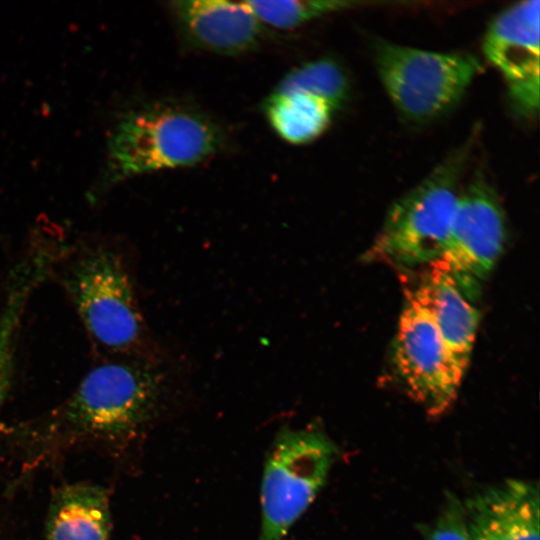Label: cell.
Here are the masks:
<instances>
[{
	"label": "cell",
	"mask_w": 540,
	"mask_h": 540,
	"mask_svg": "<svg viewBox=\"0 0 540 540\" xmlns=\"http://www.w3.org/2000/svg\"><path fill=\"white\" fill-rule=\"evenodd\" d=\"M52 268L94 346L108 355L140 358L144 320L121 253L105 240H80L63 247Z\"/></svg>",
	"instance_id": "obj_1"
},
{
	"label": "cell",
	"mask_w": 540,
	"mask_h": 540,
	"mask_svg": "<svg viewBox=\"0 0 540 540\" xmlns=\"http://www.w3.org/2000/svg\"><path fill=\"white\" fill-rule=\"evenodd\" d=\"M229 133L212 114L174 98L126 112L108 139L110 183L161 170L187 168L224 152Z\"/></svg>",
	"instance_id": "obj_2"
},
{
	"label": "cell",
	"mask_w": 540,
	"mask_h": 540,
	"mask_svg": "<svg viewBox=\"0 0 540 540\" xmlns=\"http://www.w3.org/2000/svg\"><path fill=\"white\" fill-rule=\"evenodd\" d=\"M164 376L140 358L108 360L90 369L70 396L43 421V431L61 440L122 442L156 415Z\"/></svg>",
	"instance_id": "obj_3"
},
{
	"label": "cell",
	"mask_w": 540,
	"mask_h": 540,
	"mask_svg": "<svg viewBox=\"0 0 540 540\" xmlns=\"http://www.w3.org/2000/svg\"><path fill=\"white\" fill-rule=\"evenodd\" d=\"M470 146L468 142L454 150L390 206L379 233L363 255L364 262L414 268L432 265L441 258Z\"/></svg>",
	"instance_id": "obj_4"
},
{
	"label": "cell",
	"mask_w": 540,
	"mask_h": 540,
	"mask_svg": "<svg viewBox=\"0 0 540 540\" xmlns=\"http://www.w3.org/2000/svg\"><path fill=\"white\" fill-rule=\"evenodd\" d=\"M379 79L397 112L420 124L454 108L482 71L480 60L464 52H438L391 42L375 49Z\"/></svg>",
	"instance_id": "obj_5"
},
{
	"label": "cell",
	"mask_w": 540,
	"mask_h": 540,
	"mask_svg": "<svg viewBox=\"0 0 540 540\" xmlns=\"http://www.w3.org/2000/svg\"><path fill=\"white\" fill-rule=\"evenodd\" d=\"M336 456L335 444L316 426L277 432L263 470L259 540L287 535L324 486Z\"/></svg>",
	"instance_id": "obj_6"
},
{
	"label": "cell",
	"mask_w": 540,
	"mask_h": 540,
	"mask_svg": "<svg viewBox=\"0 0 540 540\" xmlns=\"http://www.w3.org/2000/svg\"><path fill=\"white\" fill-rule=\"evenodd\" d=\"M392 360L404 390L429 416H440L452 406L462 379L452 366L420 284L406 292Z\"/></svg>",
	"instance_id": "obj_7"
},
{
	"label": "cell",
	"mask_w": 540,
	"mask_h": 540,
	"mask_svg": "<svg viewBox=\"0 0 540 540\" xmlns=\"http://www.w3.org/2000/svg\"><path fill=\"white\" fill-rule=\"evenodd\" d=\"M507 241L504 209L483 177L462 187L441 258L462 293L474 302L503 254Z\"/></svg>",
	"instance_id": "obj_8"
},
{
	"label": "cell",
	"mask_w": 540,
	"mask_h": 540,
	"mask_svg": "<svg viewBox=\"0 0 540 540\" xmlns=\"http://www.w3.org/2000/svg\"><path fill=\"white\" fill-rule=\"evenodd\" d=\"M168 10L182 42L195 50L242 55L259 48L265 35L244 1H172Z\"/></svg>",
	"instance_id": "obj_9"
},
{
	"label": "cell",
	"mask_w": 540,
	"mask_h": 540,
	"mask_svg": "<svg viewBox=\"0 0 540 540\" xmlns=\"http://www.w3.org/2000/svg\"><path fill=\"white\" fill-rule=\"evenodd\" d=\"M471 540H539V489L508 479L475 492L462 503Z\"/></svg>",
	"instance_id": "obj_10"
},
{
	"label": "cell",
	"mask_w": 540,
	"mask_h": 540,
	"mask_svg": "<svg viewBox=\"0 0 540 540\" xmlns=\"http://www.w3.org/2000/svg\"><path fill=\"white\" fill-rule=\"evenodd\" d=\"M539 19L540 2L521 1L500 12L485 33L484 55L508 87L539 82Z\"/></svg>",
	"instance_id": "obj_11"
},
{
	"label": "cell",
	"mask_w": 540,
	"mask_h": 540,
	"mask_svg": "<svg viewBox=\"0 0 540 540\" xmlns=\"http://www.w3.org/2000/svg\"><path fill=\"white\" fill-rule=\"evenodd\" d=\"M431 313L458 376L469 366L480 323V311L459 289L453 278L436 264L420 282Z\"/></svg>",
	"instance_id": "obj_12"
},
{
	"label": "cell",
	"mask_w": 540,
	"mask_h": 540,
	"mask_svg": "<svg viewBox=\"0 0 540 540\" xmlns=\"http://www.w3.org/2000/svg\"><path fill=\"white\" fill-rule=\"evenodd\" d=\"M111 530L107 491L92 483H73L53 495L46 516L47 540H108Z\"/></svg>",
	"instance_id": "obj_13"
},
{
	"label": "cell",
	"mask_w": 540,
	"mask_h": 540,
	"mask_svg": "<svg viewBox=\"0 0 540 540\" xmlns=\"http://www.w3.org/2000/svg\"><path fill=\"white\" fill-rule=\"evenodd\" d=\"M269 126L282 140L308 144L329 128L337 110L327 101L302 91H271L263 103Z\"/></svg>",
	"instance_id": "obj_14"
},
{
	"label": "cell",
	"mask_w": 540,
	"mask_h": 540,
	"mask_svg": "<svg viewBox=\"0 0 540 540\" xmlns=\"http://www.w3.org/2000/svg\"><path fill=\"white\" fill-rule=\"evenodd\" d=\"M349 90V80L341 65L331 58H318L287 72L272 91L309 93L338 111L346 103Z\"/></svg>",
	"instance_id": "obj_15"
},
{
	"label": "cell",
	"mask_w": 540,
	"mask_h": 540,
	"mask_svg": "<svg viewBox=\"0 0 540 540\" xmlns=\"http://www.w3.org/2000/svg\"><path fill=\"white\" fill-rule=\"evenodd\" d=\"M266 27L289 30L325 15L347 10L358 2L342 0L244 1Z\"/></svg>",
	"instance_id": "obj_16"
},
{
	"label": "cell",
	"mask_w": 540,
	"mask_h": 540,
	"mask_svg": "<svg viewBox=\"0 0 540 540\" xmlns=\"http://www.w3.org/2000/svg\"><path fill=\"white\" fill-rule=\"evenodd\" d=\"M426 540H471L463 518L462 502L454 495H448L436 521L428 525Z\"/></svg>",
	"instance_id": "obj_17"
}]
</instances>
